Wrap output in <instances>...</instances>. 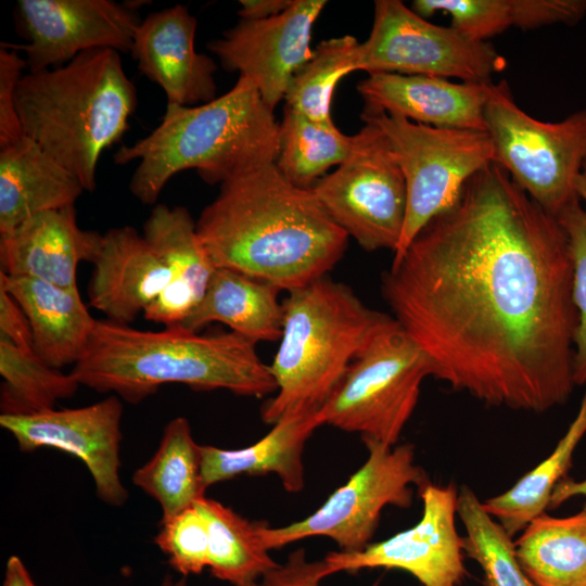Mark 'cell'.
Instances as JSON below:
<instances>
[{"label":"cell","instance_id":"6da1fadb","mask_svg":"<svg viewBox=\"0 0 586 586\" xmlns=\"http://www.w3.org/2000/svg\"><path fill=\"white\" fill-rule=\"evenodd\" d=\"M381 290L453 390L537 413L569 399L577 313L568 238L496 163L393 259Z\"/></svg>","mask_w":586,"mask_h":586},{"label":"cell","instance_id":"7a4b0ae2","mask_svg":"<svg viewBox=\"0 0 586 586\" xmlns=\"http://www.w3.org/2000/svg\"><path fill=\"white\" fill-rule=\"evenodd\" d=\"M196 231L216 268L288 292L326 277L349 238L311 189L290 182L276 162L221 182L201 212Z\"/></svg>","mask_w":586,"mask_h":586},{"label":"cell","instance_id":"3957f363","mask_svg":"<svg viewBox=\"0 0 586 586\" xmlns=\"http://www.w3.org/2000/svg\"><path fill=\"white\" fill-rule=\"evenodd\" d=\"M71 373L80 385L114 393L130 404L168 383L253 397L277 391L255 342L232 331L199 334L179 324L146 331L97 320L88 347Z\"/></svg>","mask_w":586,"mask_h":586},{"label":"cell","instance_id":"277c9868","mask_svg":"<svg viewBox=\"0 0 586 586\" xmlns=\"http://www.w3.org/2000/svg\"><path fill=\"white\" fill-rule=\"evenodd\" d=\"M280 125L245 77L225 94L196 105L167 104L161 123L146 137L122 145L117 165L138 161L129 190L144 205H154L178 173L195 169L208 183L277 161Z\"/></svg>","mask_w":586,"mask_h":586},{"label":"cell","instance_id":"5b68a950","mask_svg":"<svg viewBox=\"0 0 586 586\" xmlns=\"http://www.w3.org/2000/svg\"><path fill=\"white\" fill-rule=\"evenodd\" d=\"M137 101L119 52L112 49L89 50L62 66L28 72L15 93L24 136L88 192L97 187L102 153L128 130Z\"/></svg>","mask_w":586,"mask_h":586},{"label":"cell","instance_id":"8992f818","mask_svg":"<svg viewBox=\"0 0 586 586\" xmlns=\"http://www.w3.org/2000/svg\"><path fill=\"white\" fill-rule=\"evenodd\" d=\"M283 324L269 365L277 384L262 408L268 424L319 410L373 334L392 317L362 303L344 283L327 277L289 292Z\"/></svg>","mask_w":586,"mask_h":586},{"label":"cell","instance_id":"52a82bcc","mask_svg":"<svg viewBox=\"0 0 586 586\" xmlns=\"http://www.w3.org/2000/svg\"><path fill=\"white\" fill-rule=\"evenodd\" d=\"M430 375L428 357L391 317L318 410L322 425L395 446Z\"/></svg>","mask_w":586,"mask_h":586},{"label":"cell","instance_id":"ba28073f","mask_svg":"<svg viewBox=\"0 0 586 586\" xmlns=\"http://www.w3.org/2000/svg\"><path fill=\"white\" fill-rule=\"evenodd\" d=\"M484 118L495 162L556 218L581 202L576 181L586 165V109L557 123L521 110L505 80L491 82Z\"/></svg>","mask_w":586,"mask_h":586},{"label":"cell","instance_id":"9c48e42d","mask_svg":"<svg viewBox=\"0 0 586 586\" xmlns=\"http://www.w3.org/2000/svg\"><path fill=\"white\" fill-rule=\"evenodd\" d=\"M361 119L383 132L405 177L407 208L397 259L431 219L456 202L466 182L495 162L494 146L486 131L437 128L366 105Z\"/></svg>","mask_w":586,"mask_h":586},{"label":"cell","instance_id":"30bf717a","mask_svg":"<svg viewBox=\"0 0 586 586\" xmlns=\"http://www.w3.org/2000/svg\"><path fill=\"white\" fill-rule=\"evenodd\" d=\"M362 442L368 451L364 464L311 514L280 527L258 523V535L268 550L324 536L336 543L340 551L358 552L370 545L385 507L411 506L412 485L421 491L430 482L415 463L413 445L390 446L370 438Z\"/></svg>","mask_w":586,"mask_h":586},{"label":"cell","instance_id":"8fae6325","mask_svg":"<svg viewBox=\"0 0 586 586\" xmlns=\"http://www.w3.org/2000/svg\"><path fill=\"white\" fill-rule=\"evenodd\" d=\"M351 156L310 189L330 218L366 251L395 252L407 208L405 177L383 132L365 123Z\"/></svg>","mask_w":586,"mask_h":586},{"label":"cell","instance_id":"7c38bea8","mask_svg":"<svg viewBox=\"0 0 586 586\" xmlns=\"http://www.w3.org/2000/svg\"><path fill=\"white\" fill-rule=\"evenodd\" d=\"M357 71L492 81L506 67L488 41L428 22L399 0H378L368 39L358 44Z\"/></svg>","mask_w":586,"mask_h":586},{"label":"cell","instance_id":"4fadbf2b","mask_svg":"<svg viewBox=\"0 0 586 586\" xmlns=\"http://www.w3.org/2000/svg\"><path fill=\"white\" fill-rule=\"evenodd\" d=\"M423 509L418 523L358 552H329L330 574L361 569H398L422 586H460L468 571L462 536L456 528L458 489L428 483L421 491Z\"/></svg>","mask_w":586,"mask_h":586},{"label":"cell","instance_id":"5bb4252c","mask_svg":"<svg viewBox=\"0 0 586 586\" xmlns=\"http://www.w3.org/2000/svg\"><path fill=\"white\" fill-rule=\"evenodd\" d=\"M17 15L27 42L2 43L24 52L31 73L89 50L130 52L141 22L137 5L113 0H18Z\"/></svg>","mask_w":586,"mask_h":586},{"label":"cell","instance_id":"9a60e30c","mask_svg":"<svg viewBox=\"0 0 586 586\" xmlns=\"http://www.w3.org/2000/svg\"><path fill=\"white\" fill-rule=\"evenodd\" d=\"M122 417V400L111 395L78 408L0 415V425L14 437L21 451L50 447L78 458L90 472L98 497L118 507L128 499L119 472Z\"/></svg>","mask_w":586,"mask_h":586},{"label":"cell","instance_id":"2e32d148","mask_svg":"<svg viewBox=\"0 0 586 586\" xmlns=\"http://www.w3.org/2000/svg\"><path fill=\"white\" fill-rule=\"evenodd\" d=\"M324 0H293L282 13L264 20H240L208 43L224 68L239 72L273 112L285 99L294 75L310 60L311 29Z\"/></svg>","mask_w":586,"mask_h":586},{"label":"cell","instance_id":"e0dca14e","mask_svg":"<svg viewBox=\"0 0 586 586\" xmlns=\"http://www.w3.org/2000/svg\"><path fill=\"white\" fill-rule=\"evenodd\" d=\"M196 18L182 4L150 13L137 27L132 59L165 92L167 104L191 106L216 98V63L194 47Z\"/></svg>","mask_w":586,"mask_h":586},{"label":"cell","instance_id":"ac0fdd59","mask_svg":"<svg viewBox=\"0 0 586 586\" xmlns=\"http://www.w3.org/2000/svg\"><path fill=\"white\" fill-rule=\"evenodd\" d=\"M92 264L89 305L119 324L135 321L173 280L168 266L143 234L130 226L102 234Z\"/></svg>","mask_w":586,"mask_h":586},{"label":"cell","instance_id":"d6986e66","mask_svg":"<svg viewBox=\"0 0 586 586\" xmlns=\"http://www.w3.org/2000/svg\"><path fill=\"white\" fill-rule=\"evenodd\" d=\"M102 234L78 226L75 205L39 213L0 234L1 272L77 288V268L92 263Z\"/></svg>","mask_w":586,"mask_h":586},{"label":"cell","instance_id":"ffe728a7","mask_svg":"<svg viewBox=\"0 0 586 586\" xmlns=\"http://www.w3.org/2000/svg\"><path fill=\"white\" fill-rule=\"evenodd\" d=\"M492 81L453 82L426 75L373 73L358 84L366 106L437 128L486 131Z\"/></svg>","mask_w":586,"mask_h":586},{"label":"cell","instance_id":"44dd1931","mask_svg":"<svg viewBox=\"0 0 586 586\" xmlns=\"http://www.w3.org/2000/svg\"><path fill=\"white\" fill-rule=\"evenodd\" d=\"M143 237L173 273L143 316L165 327L180 324L202 301L216 267L198 234L196 221L183 206L154 205Z\"/></svg>","mask_w":586,"mask_h":586},{"label":"cell","instance_id":"7402d4cb","mask_svg":"<svg viewBox=\"0 0 586 586\" xmlns=\"http://www.w3.org/2000/svg\"><path fill=\"white\" fill-rule=\"evenodd\" d=\"M7 290L26 314L35 354L50 367L76 365L84 356L97 319L82 302L78 288H63L30 277L0 272Z\"/></svg>","mask_w":586,"mask_h":586},{"label":"cell","instance_id":"603a6c76","mask_svg":"<svg viewBox=\"0 0 586 586\" xmlns=\"http://www.w3.org/2000/svg\"><path fill=\"white\" fill-rule=\"evenodd\" d=\"M80 181L26 136L0 148V234L51 209L75 205Z\"/></svg>","mask_w":586,"mask_h":586},{"label":"cell","instance_id":"cb8c5ba5","mask_svg":"<svg viewBox=\"0 0 586 586\" xmlns=\"http://www.w3.org/2000/svg\"><path fill=\"white\" fill-rule=\"evenodd\" d=\"M321 425L318 410H314L279 420L263 438L243 448L201 445V475L205 488L239 475L273 473L286 492H301L305 485V444Z\"/></svg>","mask_w":586,"mask_h":586},{"label":"cell","instance_id":"d4e9b609","mask_svg":"<svg viewBox=\"0 0 586 586\" xmlns=\"http://www.w3.org/2000/svg\"><path fill=\"white\" fill-rule=\"evenodd\" d=\"M279 292L262 280L216 268L202 301L179 326L198 332L211 322H221L255 343L280 340L283 306Z\"/></svg>","mask_w":586,"mask_h":586},{"label":"cell","instance_id":"484cf974","mask_svg":"<svg viewBox=\"0 0 586 586\" xmlns=\"http://www.w3.org/2000/svg\"><path fill=\"white\" fill-rule=\"evenodd\" d=\"M519 562L537 586H586V510L542 513L514 542Z\"/></svg>","mask_w":586,"mask_h":586},{"label":"cell","instance_id":"4316f807","mask_svg":"<svg viewBox=\"0 0 586 586\" xmlns=\"http://www.w3.org/2000/svg\"><path fill=\"white\" fill-rule=\"evenodd\" d=\"M132 483L171 518L205 496L201 475V445L193 440L184 417L171 419L154 455L132 474Z\"/></svg>","mask_w":586,"mask_h":586},{"label":"cell","instance_id":"83f0119b","mask_svg":"<svg viewBox=\"0 0 586 586\" xmlns=\"http://www.w3.org/2000/svg\"><path fill=\"white\" fill-rule=\"evenodd\" d=\"M586 385V384H585ZM586 434V388L578 411L551 454L530 470L508 491L483 502L510 536L549 508L556 485L566 476L573 454Z\"/></svg>","mask_w":586,"mask_h":586},{"label":"cell","instance_id":"f1b7e54d","mask_svg":"<svg viewBox=\"0 0 586 586\" xmlns=\"http://www.w3.org/2000/svg\"><path fill=\"white\" fill-rule=\"evenodd\" d=\"M195 506L207 525L208 568L213 576L240 586L262 579L279 565L258 535V523L206 496Z\"/></svg>","mask_w":586,"mask_h":586},{"label":"cell","instance_id":"f546056e","mask_svg":"<svg viewBox=\"0 0 586 586\" xmlns=\"http://www.w3.org/2000/svg\"><path fill=\"white\" fill-rule=\"evenodd\" d=\"M357 135L346 136L330 122H314L285 107L276 165L293 184L310 189L330 167L353 153Z\"/></svg>","mask_w":586,"mask_h":586},{"label":"cell","instance_id":"4dcf8cb0","mask_svg":"<svg viewBox=\"0 0 586 586\" xmlns=\"http://www.w3.org/2000/svg\"><path fill=\"white\" fill-rule=\"evenodd\" d=\"M1 415L27 416L54 408L73 397L80 384L75 377L50 367L35 353L0 337Z\"/></svg>","mask_w":586,"mask_h":586},{"label":"cell","instance_id":"1f68e13d","mask_svg":"<svg viewBox=\"0 0 586 586\" xmlns=\"http://www.w3.org/2000/svg\"><path fill=\"white\" fill-rule=\"evenodd\" d=\"M457 514L466 531L464 555L481 566L484 586H537L523 571L512 536L469 486L458 491Z\"/></svg>","mask_w":586,"mask_h":586},{"label":"cell","instance_id":"d6a6232c","mask_svg":"<svg viewBox=\"0 0 586 586\" xmlns=\"http://www.w3.org/2000/svg\"><path fill=\"white\" fill-rule=\"evenodd\" d=\"M359 42L352 36L321 41L310 60L294 75L288 89L286 107L314 122H330L331 101L337 82L357 71Z\"/></svg>","mask_w":586,"mask_h":586},{"label":"cell","instance_id":"836d02e7","mask_svg":"<svg viewBox=\"0 0 586 586\" xmlns=\"http://www.w3.org/2000/svg\"><path fill=\"white\" fill-rule=\"evenodd\" d=\"M169 565L183 576L200 574L208 566V531L195 504L178 514L161 520L154 538Z\"/></svg>","mask_w":586,"mask_h":586},{"label":"cell","instance_id":"e575fe53","mask_svg":"<svg viewBox=\"0 0 586 586\" xmlns=\"http://www.w3.org/2000/svg\"><path fill=\"white\" fill-rule=\"evenodd\" d=\"M411 9L424 18L447 13L451 27L474 41H487L512 26L510 0H416Z\"/></svg>","mask_w":586,"mask_h":586},{"label":"cell","instance_id":"d590c367","mask_svg":"<svg viewBox=\"0 0 586 586\" xmlns=\"http://www.w3.org/2000/svg\"><path fill=\"white\" fill-rule=\"evenodd\" d=\"M566 238L572 264V296L577 313L573 380L586 384V209L576 202L558 217Z\"/></svg>","mask_w":586,"mask_h":586},{"label":"cell","instance_id":"8d00e7d4","mask_svg":"<svg viewBox=\"0 0 586 586\" xmlns=\"http://www.w3.org/2000/svg\"><path fill=\"white\" fill-rule=\"evenodd\" d=\"M26 60L18 51L0 44V148L24 136L15 105V93Z\"/></svg>","mask_w":586,"mask_h":586},{"label":"cell","instance_id":"74e56055","mask_svg":"<svg viewBox=\"0 0 586 586\" xmlns=\"http://www.w3.org/2000/svg\"><path fill=\"white\" fill-rule=\"evenodd\" d=\"M512 26L532 30L552 24L574 25L586 14V0H510Z\"/></svg>","mask_w":586,"mask_h":586},{"label":"cell","instance_id":"f35d334b","mask_svg":"<svg viewBox=\"0 0 586 586\" xmlns=\"http://www.w3.org/2000/svg\"><path fill=\"white\" fill-rule=\"evenodd\" d=\"M331 575L323 560L309 561L304 549L291 552L286 561L266 573L262 586H321V581Z\"/></svg>","mask_w":586,"mask_h":586},{"label":"cell","instance_id":"ab89813d","mask_svg":"<svg viewBox=\"0 0 586 586\" xmlns=\"http://www.w3.org/2000/svg\"><path fill=\"white\" fill-rule=\"evenodd\" d=\"M0 337L24 352L35 353L31 327L26 314L14 297L1 286Z\"/></svg>","mask_w":586,"mask_h":586},{"label":"cell","instance_id":"60d3db41","mask_svg":"<svg viewBox=\"0 0 586 586\" xmlns=\"http://www.w3.org/2000/svg\"><path fill=\"white\" fill-rule=\"evenodd\" d=\"M293 0H241L238 14L242 20H264L285 11Z\"/></svg>","mask_w":586,"mask_h":586},{"label":"cell","instance_id":"b9f144b4","mask_svg":"<svg viewBox=\"0 0 586 586\" xmlns=\"http://www.w3.org/2000/svg\"><path fill=\"white\" fill-rule=\"evenodd\" d=\"M575 496L586 497V477L582 481H576L566 475L556 485L550 498L549 508L555 509ZM583 509L586 510V502Z\"/></svg>","mask_w":586,"mask_h":586},{"label":"cell","instance_id":"7bdbcfd3","mask_svg":"<svg viewBox=\"0 0 586 586\" xmlns=\"http://www.w3.org/2000/svg\"><path fill=\"white\" fill-rule=\"evenodd\" d=\"M3 586H37L24 562L17 556H11L5 564Z\"/></svg>","mask_w":586,"mask_h":586},{"label":"cell","instance_id":"ee69618b","mask_svg":"<svg viewBox=\"0 0 586 586\" xmlns=\"http://www.w3.org/2000/svg\"><path fill=\"white\" fill-rule=\"evenodd\" d=\"M576 192L581 203L583 202L585 204L586 209V165L577 178Z\"/></svg>","mask_w":586,"mask_h":586},{"label":"cell","instance_id":"f6af8a7d","mask_svg":"<svg viewBox=\"0 0 586 586\" xmlns=\"http://www.w3.org/2000/svg\"><path fill=\"white\" fill-rule=\"evenodd\" d=\"M161 586H187V583L183 578L175 581L169 576L163 581Z\"/></svg>","mask_w":586,"mask_h":586},{"label":"cell","instance_id":"bcb514c9","mask_svg":"<svg viewBox=\"0 0 586 586\" xmlns=\"http://www.w3.org/2000/svg\"><path fill=\"white\" fill-rule=\"evenodd\" d=\"M240 586H262V585L258 582H253V583H249V584H244V585H240Z\"/></svg>","mask_w":586,"mask_h":586}]
</instances>
